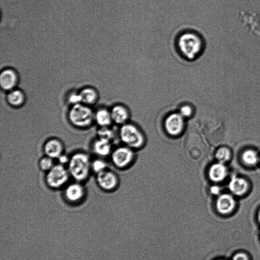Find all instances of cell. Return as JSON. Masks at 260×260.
I'll list each match as a JSON object with an SVG mask.
<instances>
[{
	"label": "cell",
	"instance_id": "cell-1",
	"mask_svg": "<svg viewBox=\"0 0 260 260\" xmlns=\"http://www.w3.org/2000/svg\"><path fill=\"white\" fill-rule=\"evenodd\" d=\"M176 46L180 54L184 59L193 61L203 53L205 42L198 33L186 31L179 35L176 40Z\"/></svg>",
	"mask_w": 260,
	"mask_h": 260
},
{
	"label": "cell",
	"instance_id": "cell-2",
	"mask_svg": "<svg viewBox=\"0 0 260 260\" xmlns=\"http://www.w3.org/2000/svg\"><path fill=\"white\" fill-rule=\"evenodd\" d=\"M119 135L125 146L135 151L140 150L146 145L145 134L137 125L128 122L121 126Z\"/></svg>",
	"mask_w": 260,
	"mask_h": 260
},
{
	"label": "cell",
	"instance_id": "cell-3",
	"mask_svg": "<svg viewBox=\"0 0 260 260\" xmlns=\"http://www.w3.org/2000/svg\"><path fill=\"white\" fill-rule=\"evenodd\" d=\"M70 175L78 182L87 179L91 169L89 156L84 153H77L70 158L68 163Z\"/></svg>",
	"mask_w": 260,
	"mask_h": 260
},
{
	"label": "cell",
	"instance_id": "cell-4",
	"mask_svg": "<svg viewBox=\"0 0 260 260\" xmlns=\"http://www.w3.org/2000/svg\"><path fill=\"white\" fill-rule=\"evenodd\" d=\"M68 118L72 125L84 128L92 124L95 120V113L88 105L80 103L73 105L69 110Z\"/></svg>",
	"mask_w": 260,
	"mask_h": 260
},
{
	"label": "cell",
	"instance_id": "cell-5",
	"mask_svg": "<svg viewBox=\"0 0 260 260\" xmlns=\"http://www.w3.org/2000/svg\"><path fill=\"white\" fill-rule=\"evenodd\" d=\"M186 120L178 111L168 114L163 123L167 134L175 138L182 135L186 129Z\"/></svg>",
	"mask_w": 260,
	"mask_h": 260
},
{
	"label": "cell",
	"instance_id": "cell-6",
	"mask_svg": "<svg viewBox=\"0 0 260 260\" xmlns=\"http://www.w3.org/2000/svg\"><path fill=\"white\" fill-rule=\"evenodd\" d=\"M111 157L115 167L124 169L130 167L134 163L136 155L134 150L124 145L112 151Z\"/></svg>",
	"mask_w": 260,
	"mask_h": 260
},
{
	"label": "cell",
	"instance_id": "cell-7",
	"mask_svg": "<svg viewBox=\"0 0 260 260\" xmlns=\"http://www.w3.org/2000/svg\"><path fill=\"white\" fill-rule=\"evenodd\" d=\"M70 175L68 170L64 165H55L47 172L46 182L49 187L59 189L67 183Z\"/></svg>",
	"mask_w": 260,
	"mask_h": 260
},
{
	"label": "cell",
	"instance_id": "cell-8",
	"mask_svg": "<svg viewBox=\"0 0 260 260\" xmlns=\"http://www.w3.org/2000/svg\"><path fill=\"white\" fill-rule=\"evenodd\" d=\"M97 182L102 189L107 191L116 189L120 183L119 178L116 173L107 169L98 173Z\"/></svg>",
	"mask_w": 260,
	"mask_h": 260
},
{
	"label": "cell",
	"instance_id": "cell-9",
	"mask_svg": "<svg viewBox=\"0 0 260 260\" xmlns=\"http://www.w3.org/2000/svg\"><path fill=\"white\" fill-rule=\"evenodd\" d=\"M237 202L233 196L225 194L219 195L216 202L217 212L221 215L228 216L235 210Z\"/></svg>",
	"mask_w": 260,
	"mask_h": 260
},
{
	"label": "cell",
	"instance_id": "cell-10",
	"mask_svg": "<svg viewBox=\"0 0 260 260\" xmlns=\"http://www.w3.org/2000/svg\"><path fill=\"white\" fill-rule=\"evenodd\" d=\"M112 122L119 125H123L129 122L131 114L129 108L121 104L115 105L110 110Z\"/></svg>",
	"mask_w": 260,
	"mask_h": 260
},
{
	"label": "cell",
	"instance_id": "cell-11",
	"mask_svg": "<svg viewBox=\"0 0 260 260\" xmlns=\"http://www.w3.org/2000/svg\"><path fill=\"white\" fill-rule=\"evenodd\" d=\"M64 151V146L62 141L56 138L47 141L44 146V152L46 156L52 159L58 158Z\"/></svg>",
	"mask_w": 260,
	"mask_h": 260
},
{
	"label": "cell",
	"instance_id": "cell-12",
	"mask_svg": "<svg viewBox=\"0 0 260 260\" xmlns=\"http://www.w3.org/2000/svg\"><path fill=\"white\" fill-rule=\"evenodd\" d=\"M66 199L72 204H77L80 202L85 195L83 187L78 183L69 185L64 192Z\"/></svg>",
	"mask_w": 260,
	"mask_h": 260
},
{
	"label": "cell",
	"instance_id": "cell-13",
	"mask_svg": "<svg viewBox=\"0 0 260 260\" xmlns=\"http://www.w3.org/2000/svg\"><path fill=\"white\" fill-rule=\"evenodd\" d=\"M18 81L16 73L13 70L7 69L3 70L0 75V84L1 88L5 91L14 89Z\"/></svg>",
	"mask_w": 260,
	"mask_h": 260
},
{
	"label": "cell",
	"instance_id": "cell-14",
	"mask_svg": "<svg viewBox=\"0 0 260 260\" xmlns=\"http://www.w3.org/2000/svg\"><path fill=\"white\" fill-rule=\"evenodd\" d=\"M209 179L214 183L223 181L227 175V169L224 163L217 162L212 164L208 170Z\"/></svg>",
	"mask_w": 260,
	"mask_h": 260
},
{
	"label": "cell",
	"instance_id": "cell-15",
	"mask_svg": "<svg viewBox=\"0 0 260 260\" xmlns=\"http://www.w3.org/2000/svg\"><path fill=\"white\" fill-rule=\"evenodd\" d=\"M93 149L95 154L101 157H106L112 153L111 141L99 138L93 143Z\"/></svg>",
	"mask_w": 260,
	"mask_h": 260
},
{
	"label": "cell",
	"instance_id": "cell-16",
	"mask_svg": "<svg viewBox=\"0 0 260 260\" xmlns=\"http://www.w3.org/2000/svg\"><path fill=\"white\" fill-rule=\"evenodd\" d=\"M247 182L240 178H233L229 184L230 191L237 196L244 195L248 190Z\"/></svg>",
	"mask_w": 260,
	"mask_h": 260
},
{
	"label": "cell",
	"instance_id": "cell-17",
	"mask_svg": "<svg viewBox=\"0 0 260 260\" xmlns=\"http://www.w3.org/2000/svg\"><path fill=\"white\" fill-rule=\"evenodd\" d=\"M95 120L101 127H109L113 122L110 110L106 108L99 109L95 113Z\"/></svg>",
	"mask_w": 260,
	"mask_h": 260
},
{
	"label": "cell",
	"instance_id": "cell-18",
	"mask_svg": "<svg viewBox=\"0 0 260 260\" xmlns=\"http://www.w3.org/2000/svg\"><path fill=\"white\" fill-rule=\"evenodd\" d=\"M79 94L82 103L86 105L89 106L95 104L98 99L97 92L92 88H85Z\"/></svg>",
	"mask_w": 260,
	"mask_h": 260
},
{
	"label": "cell",
	"instance_id": "cell-19",
	"mask_svg": "<svg viewBox=\"0 0 260 260\" xmlns=\"http://www.w3.org/2000/svg\"><path fill=\"white\" fill-rule=\"evenodd\" d=\"M7 100L8 103L14 107H19L23 105L25 101L23 93L19 90H12L7 95Z\"/></svg>",
	"mask_w": 260,
	"mask_h": 260
},
{
	"label": "cell",
	"instance_id": "cell-20",
	"mask_svg": "<svg viewBox=\"0 0 260 260\" xmlns=\"http://www.w3.org/2000/svg\"><path fill=\"white\" fill-rule=\"evenodd\" d=\"M242 159L245 164L248 166H254L258 162L259 156L255 151L249 150L243 154Z\"/></svg>",
	"mask_w": 260,
	"mask_h": 260
},
{
	"label": "cell",
	"instance_id": "cell-21",
	"mask_svg": "<svg viewBox=\"0 0 260 260\" xmlns=\"http://www.w3.org/2000/svg\"><path fill=\"white\" fill-rule=\"evenodd\" d=\"M231 152L227 148L221 147L218 149L215 154V157L219 162L224 163L231 158Z\"/></svg>",
	"mask_w": 260,
	"mask_h": 260
},
{
	"label": "cell",
	"instance_id": "cell-22",
	"mask_svg": "<svg viewBox=\"0 0 260 260\" xmlns=\"http://www.w3.org/2000/svg\"><path fill=\"white\" fill-rule=\"evenodd\" d=\"M178 112L186 120L191 118L195 113L194 107L190 104L184 103L181 105Z\"/></svg>",
	"mask_w": 260,
	"mask_h": 260
},
{
	"label": "cell",
	"instance_id": "cell-23",
	"mask_svg": "<svg viewBox=\"0 0 260 260\" xmlns=\"http://www.w3.org/2000/svg\"><path fill=\"white\" fill-rule=\"evenodd\" d=\"M98 135L99 138L105 139L110 141L114 138L115 135L114 131L109 128V127H101L98 132Z\"/></svg>",
	"mask_w": 260,
	"mask_h": 260
},
{
	"label": "cell",
	"instance_id": "cell-24",
	"mask_svg": "<svg viewBox=\"0 0 260 260\" xmlns=\"http://www.w3.org/2000/svg\"><path fill=\"white\" fill-rule=\"evenodd\" d=\"M107 165L103 160L97 159L91 163V168L97 173H99L107 169Z\"/></svg>",
	"mask_w": 260,
	"mask_h": 260
},
{
	"label": "cell",
	"instance_id": "cell-25",
	"mask_svg": "<svg viewBox=\"0 0 260 260\" xmlns=\"http://www.w3.org/2000/svg\"><path fill=\"white\" fill-rule=\"evenodd\" d=\"M39 166L41 170L48 172L54 166L52 159L47 156L41 158Z\"/></svg>",
	"mask_w": 260,
	"mask_h": 260
},
{
	"label": "cell",
	"instance_id": "cell-26",
	"mask_svg": "<svg viewBox=\"0 0 260 260\" xmlns=\"http://www.w3.org/2000/svg\"><path fill=\"white\" fill-rule=\"evenodd\" d=\"M232 260H251V259L247 253L242 251L236 253L233 256Z\"/></svg>",
	"mask_w": 260,
	"mask_h": 260
},
{
	"label": "cell",
	"instance_id": "cell-27",
	"mask_svg": "<svg viewBox=\"0 0 260 260\" xmlns=\"http://www.w3.org/2000/svg\"><path fill=\"white\" fill-rule=\"evenodd\" d=\"M69 102L73 105L82 103L80 94L72 93L68 98Z\"/></svg>",
	"mask_w": 260,
	"mask_h": 260
},
{
	"label": "cell",
	"instance_id": "cell-28",
	"mask_svg": "<svg viewBox=\"0 0 260 260\" xmlns=\"http://www.w3.org/2000/svg\"><path fill=\"white\" fill-rule=\"evenodd\" d=\"M59 163L60 164L64 165L66 164H68L70 158L65 155H62L58 158Z\"/></svg>",
	"mask_w": 260,
	"mask_h": 260
},
{
	"label": "cell",
	"instance_id": "cell-29",
	"mask_svg": "<svg viewBox=\"0 0 260 260\" xmlns=\"http://www.w3.org/2000/svg\"><path fill=\"white\" fill-rule=\"evenodd\" d=\"M220 188L218 186H213L211 189V192L213 195H219L220 192Z\"/></svg>",
	"mask_w": 260,
	"mask_h": 260
},
{
	"label": "cell",
	"instance_id": "cell-30",
	"mask_svg": "<svg viewBox=\"0 0 260 260\" xmlns=\"http://www.w3.org/2000/svg\"><path fill=\"white\" fill-rule=\"evenodd\" d=\"M257 220L259 224H260V210L258 212V215H257Z\"/></svg>",
	"mask_w": 260,
	"mask_h": 260
},
{
	"label": "cell",
	"instance_id": "cell-31",
	"mask_svg": "<svg viewBox=\"0 0 260 260\" xmlns=\"http://www.w3.org/2000/svg\"><path fill=\"white\" fill-rule=\"evenodd\" d=\"M224 260V259H218V260Z\"/></svg>",
	"mask_w": 260,
	"mask_h": 260
}]
</instances>
